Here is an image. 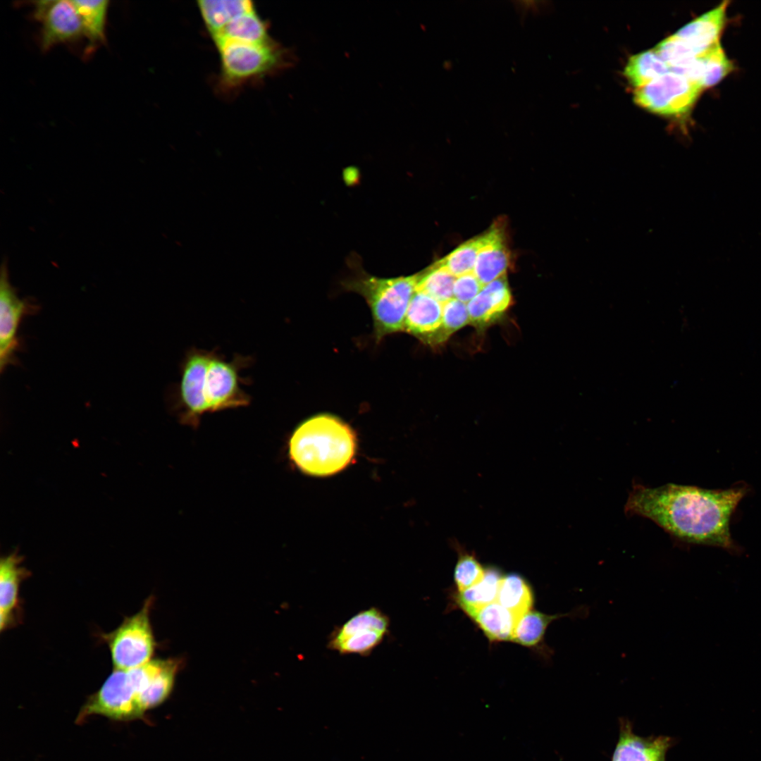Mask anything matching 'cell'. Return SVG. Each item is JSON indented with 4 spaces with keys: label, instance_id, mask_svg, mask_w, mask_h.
<instances>
[{
    "label": "cell",
    "instance_id": "obj_14",
    "mask_svg": "<svg viewBox=\"0 0 761 761\" xmlns=\"http://www.w3.org/2000/svg\"><path fill=\"white\" fill-rule=\"evenodd\" d=\"M443 306L427 293L416 290L407 309L404 332L431 345L442 323Z\"/></svg>",
    "mask_w": 761,
    "mask_h": 761
},
{
    "label": "cell",
    "instance_id": "obj_29",
    "mask_svg": "<svg viewBox=\"0 0 761 761\" xmlns=\"http://www.w3.org/2000/svg\"><path fill=\"white\" fill-rule=\"evenodd\" d=\"M654 51L671 70L685 66L700 56L690 46L674 35L660 42Z\"/></svg>",
    "mask_w": 761,
    "mask_h": 761
},
{
    "label": "cell",
    "instance_id": "obj_7",
    "mask_svg": "<svg viewBox=\"0 0 761 761\" xmlns=\"http://www.w3.org/2000/svg\"><path fill=\"white\" fill-rule=\"evenodd\" d=\"M703 89L699 83L671 71L637 88L633 100L653 113L679 116L690 111Z\"/></svg>",
    "mask_w": 761,
    "mask_h": 761
},
{
    "label": "cell",
    "instance_id": "obj_26",
    "mask_svg": "<svg viewBox=\"0 0 761 761\" xmlns=\"http://www.w3.org/2000/svg\"><path fill=\"white\" fill-rule=\"evenodd\" d=\"M418 273L416 290L427 293L442 304L454 298L453 288L457 277L437 261Z\"/></svg>",
    "mask_w": 761,
    "mask_h": 761
},
{
    "label": "cell",
    "instance_id": "obj_13",
    "mask_svg": "<svg viewBox=\"0 0 761 761\" xmlns=\"http://www.w3.org/2000/svg\"><path fill=\"white\" fill-rule=\"evenodd\" d=\"M22 557L11 553L0 562V628L7 629L16 622L19 607V590L21 582L29 575L21 566Z\"/></svg>",
    "mask_w": 761,
    "mask_h": 761
},
{
    "label": "cell",
    "instance_id": "obj_1",
    "mask_svg": "<svg viewBox=\"0 0 761 761\" xmlns=\"http://www.w3.org/2000/svg\"><path fill=\"white\" fill-rule=\"evenodd\" d=\"M747 492L745 487L708 490L667 483L657 488L633 484L625 513L647 518L676 539L735 551L729 524Z\"/></svg>",
    "mask_w": 761,
    "mask_h": 761
},
{
    "label": "cell",
    "instance_id": "obj_3",
    "mask_svg": "<svg viewBox=\"0 0 761 761\" xmlns=\"http://www.w3.org/2000/svg\"><path fill=\"white\" fill-rule=\"evenodd\" d=\"M355 437L349 426L330 414H318L299 424L289 443L292 462L303 472L318 476L339 472L351 462Z\"/></svg>",
    "mask_w": 761,
    "mask_h": 761
},
{
    "label": "cell",
    "instance_id": "obj_23",
    "mask_svg": "<svg viewBox=\"0 0 761 761\" xmlns=\"http://www.w3.org/2000/svg\"><path fill=\"white\" fill-rule=\"evenodd\" d=\"M497 601L517 618L531 610L533 596L528 583L519 575L503 576Z\"/></svg>",
    "mask_w": 761,
    "mask_h": 761
},
{
    "label": "cell",
    "instance_id": "obj_11",
    "mask_svg": "<svg viewBox=\"0 0 761 761\" xmlns=\"http://www.w3.org/2000/svg\"><path fill=\"white\" fill-rule=\"evenodd\" d=\"M619 738L611 761H666L667 751L676 743L674 738L663 735L638 736L627 718H619Z\"/></svg>",
    "mask_w": 761,
    "mask_h": 761
},
{
    "label": "cell",
    "instance_id": "obj_22",
    "mask_svg": "<svg viewBox=\"0 0 761 761\" xmlns=\"http://www.w3.org/2000/svg\"><path fill=\"white\" fill-rule=\"evenodd\" d=\"M494 230L492 225L485 233L462 243L437 263L456 277L472 272L480 251L491 240Z\"/></svg>",
    "mask_w": 761,
    "mask_h": 761
},
{
    "label": "cell",
    "instance_id": "obj_5",
    "mask_svg": "<svg viewBox=\"0 0 761 761\" xmlns=\"http://www.w3.org/2000/svg\"><path fill=\"white\" fill-rule=\"evenodd\" d=\"M221 61V82L235 87L276 73L292 63L290 51L271 39L263 43H215Z\"/></svg>",
    "mask_w": 761,
    "mask_h": 761
},
{
    "label": "cell",
    "instance_id": "obj_19",
    "mask_svg": "<svg viewBox=\"0 0 761 761\" xmlns=\"http://www.w3.org/2000/svg\"><path fill=\"white\" fill-rule=\"evenodd\" d=\"M268 30L267 23L254 8L235 18L212 39L214 43L221 41L263 43L272 39Z\"/></svg>",
    "mask_w": 761,
    "mask_h": 761
},
{
    "label": "cell",
    "instance_id": "obj_10",
    "mask_svg": "<svg viewBox=\"0 0 761 761\" xmlns=\"http://www.w3.org/2000/svg\"><path fill=\"white\" fill-rule=\"evenodd\" d=\"M34 18L42 23L41 47L44 51L84 36L81 20L72 1H37Z\"/></svg>",
    "mask_w": 761,
    "mask_h": 761
},
{
    "label": "cell",
    "instance_id": "obj_4",
    "mask_svg": "<svg viewBox=\"0 0 761 761\" xmlns=\"http://www.w3.org/2000/svg\"><path fill=\"white\" fill-rule=\"evenodd\" d=\"M348 266L351 273L341 281V286L366 300L371 312L376 342L387 335L404 332L406 314L416 291L419 273L395 278L373 276L365 271L355 254L348 259Z\"/></svg>",
    "mask_w": 761,
    "mask_h": 761
},
{
    "label": "cell",
    "instance_id": "obj_6",
    "mask_svg": "<svg viewBox=\"0 0 761 761\" xmlns=\"http://www.w3.org/2000/svg\"><path fill=\"white\" fill-rule=\"evenodd\" d=\"M151 605L149 598L138 612L102 636L109 648L113 669H132L151 660L155 645L149 621Z\"/></svg>",
    "mask_w": 761,
    "mask_h": 761
},
{
    "label": "cell",
    "instance_id": "obj_16",
    "mask_svg": "<svg viewBox=\"0 0 761 761\" xmlns=\"http://www.w3.org/2000/svg\"><path fill=\"white\" fill-rule=\"evenodd\" d=\"M493 225V236L480 251L473 271L483 285L506 275L510 263L505 228L498 222Z\"/></svg>",
    "mask_w": 761,
    "mask_h": 761
},
{
    "label": "cell",
    "instance_id": "obj_24",
    "mask_svg": "<svg viewBox=\"0 0 761 761\" xmlns=\"http://www.w3.org/2000/svg\"><path fill=\"white\" fill-rule=\"evenodd\" d=\"M669 70L654 50H649L630 57L624 73L631 85L639 88L669 73Z\"/></svg>",
    "mask_w": 761,
    "mask_h": 761
},
{
    "label": "cell",
    "instance_id": "obj_18",
    "mask_svg": "<svg viewBox=\"0 0 761 761\" xmlns=\"http://www.w3.org/2000/svg\"><path fill=\"white\" fill-rule=\"evenodd\" d=\"M470 617L492 641H512L519 619L497 601L483 607Z\"/></svg>",
    "mask_w": 761,
    "mask_h": 761
},
{
    "label": "cell",
    "instance_id": "obj_12",
    "mask_svg": "<svg viewBox=\"0 0 761 761\" xmlns=\"http://www.w3.org/2000/svg\"><path fill=\"white\" fill-rule=\"evenodd\" d=\"M512 304L506 275L485 285L467 304L470 323L485 327L499 319Z\"/></svg>",
    "mask_w": 761,
    "mask_h": 761
},
{
    "label": "cell",
    "instance_id": "obj_15",
    "mask_svg": "<svg viewBox=\"0 0 761 761\" xmlns=\"http://www.w3.org/2000/svg\"><path fill=\"white\" fill-rule=\"evenodd\" d=\"M727 2L686 24L674 35L690 46L699 56L719 42L724 27Z\"/></svg>",
    "mask_w": 761,
    "mask_h": 761
},
{
    "label": "cell",
    "instance_id": "obj_20",
    "mask_svg": "<svg viewBox=\"0 0 761 761\" xmlns=\"http://www.w3.org/2000/svg\"><path fill=\"white\" fill-rule=\"evenodd\" d=\"M502 577L498 569L493 567L485 569L481 581L459 593L457 598V604L471 617L483 607L497 601Z\"/></svg>",
    "mask_w": 761,
    "mask_h": 761
},
{
    "label": "cell",
    "instance_id": "obj_17",
    "mask_svg": "<svg viewBox=\"0 0 761 761\" xmlns=\"http://www.w3.org/2000/svg\"><path fill=\"white\" fill-rule=\"evenodd\" d=\"M197 5L212 38L235 18L255 8L254 3L248 0H201Z\"/></svg>",
    "mask_w": 761,
    "mask_h": 761
},
{
    "label": "cell",
    "instance_id": "obj_8",
    "mask_svg": "<svg viewBox=\"0 0 761 761\" xmlns=\"http://www.w3.org/2000/svg\"><path fill=\"white\" fill-rule=\"evenodd\" d=\"M389 628L388 616L371 607L335 627L329 636L328 647L342 655L368 656L388 635Z\"/></svg>",
    "mask_w": 761,
    "mask_h": 761
},
{
    "label": "cell",
    "instance_id": "obj_27",
    "mask_svg": "<svg viewBox=\"0 0 761 761\" xmlns=\"http://www.w3.org/2000/svg\"><path fill=\"white\" fill-rule=\"evenodd\" d=\"M470 323L467 304L452 298L443 306L442 323L431 345L441 344L450 335Z\"/></svg>",
    "mask_w": 761,
    "mask_h": 761
},
{
    "label": "cell",
    "instance_id": "obj_28",
    "mask_svg": "<svg viewBox=\"0 0 761 761\" xmlns=\"http://www.w3.org/2000/svg\"><path fill=\"white\" fill-rule=\"evenodd\" d=\"M703 66L701 84L704 88L720 82L733 69L719 42L700 56Z\"/></svg>",
    "mask_w": 761,
    "mask_h": 761
},
{
    "label": "cell",
    "instance_id": "obj_9",
    "mask_svg": "<svg viewBox=\"0 0 761 761\" xmlns=\"http://www.w3.org/2000/svg\"><path fill=\"white\" fill-rule=\"evenodd\" d=\"M27 299L18 297L10 283L6 261L1 268L0 277V368L1 371L16 361L15 354L19 342L18 330L25 315L33 311Z\"/></svg>",
    "mask_w": 761,
    "mask_h": 761
},
{
    "label": "cell",
    "instance_id": "obj_25",
    "mask_svg": "<svg viewBox=\"0 0 761 761\" xmlns=\"http://www.w3.org/2000/svg\"><path fill=\"white\" fill-rule=\"evenodd\" d=\"M81 20L84 37L89 46L102 44L106 41V24L109 1H72Z\"/></svg>",
    "mask_w": 761,
    "mask_h": 761
},
{
    "label": "cell",
    "instance_id": "obj_21",
    "mask_svg": "<svg viewBox=\"0 0 761 761\" xmlns=\"http://www.w3.org/2000/svg\"><path fill=\"white\" fill-rule=\"evenodd\" d=\"M586 610H588L586 607H580L568 613L552 615L530 610L518 619L512 641L528 647L536 645L543 640L552 621L564 617H575Z\"/></svg>",
    "mask_w": 761,
    "mask_h": 761
},
{
    "label": "cell",
    "instance_id": "obj_30",
    "mask_svg": "<svg viewBox=\"0 0 761 761\" xmlns=\"http://www.w3.org/2000/svg\"><path fill=\"white\" fill-rule=\"evenodd\" d=\"M485 571V569L474 554L461 552L454 571V579L459 593L481 581Z\"/></svg>",
    "mask_w": 761,
    "mask_h": 761
},
{
    "label": "cell",
    "instance_id": "obj_2",
    "mask_svg": "<svg viewBox=\"0 0 761 761\" xmlns=\"http://www.w3.org/2000/svg\"><path fill=\"white\" fill-rule=\"evenodd\" d=\"M252 362L251 357L241 354L227 360L216 349L187 350L173 397L180 422L197 427L206 413L248 406L252 399L242 385L249 380L240 371Z\"/></svg>",
    "mask_w": 761,
    "mask_h": 761
},
{
    "label": "cell",
    "instance_id": "obj_31",
    "mask_svg": "<svg viewBox=\"0 0 761 761\" xmlns=\"http://www.w3.org/2000/svg\"><path fill=\"white\" fill-rule=\"evenodd\" d=\"M483 286L474 271L457 276L453 288L454 298L467 304L481 292Z\"/></svg>",
    "mask_w": 761,
    "mask_h": 761
}]
</instances>
